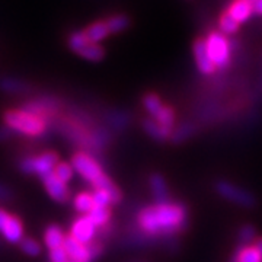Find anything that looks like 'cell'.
I'll use <instances>...</instances> for the list:
<instances>
[{"label": "cell", "mask_w": 262, "mask_h": 262, "mask_svg": "<svg viewBox=\"0 0 262 262\" xmlns=\"http://www.w3.org/2000/svg\"><path fill=\"white\" fill-rule=\"evenodd\" d=\"M141 127H143V130L149 137H151L153 140L156 141L169 140L172 137V133H173V130H169L166 127L160 125L159 122L153 120V118H144L141 121Z\"/></svg>", "instance_id": "cell-14"}, {"label": "cell", "mask_w": 262, "mask_h": 262, "mask_svg": "<svg viewBox=\"0 0 262 262\" xmlns=\"http://www.w3.org/2000/svg\"><path fill=\"white\" fill-rule=\"evenodd\" d=\"M73 206H75L76 211H79L82 215L89 214V213L95 208L92 192H86V191H83V192L76 194V196L73 198Z\"/></svg>", "instance_id": "cell-20"}, {"label": "cell", "mask_w": 262, "mask_h": 262, "mask_svg": "<svg viewBox=\"0 0 262 262\" xmlns=\"http://www.w3.org/2000/svg\"><path fill=\"white\" fill-rule=\"evenodd\" d=\"M150 187H151V194H153V198H155V204L170 203L168 184H166V181L160 173H153L150 177Z\"/></svg>", "instance_id": "cell-13"}, {"label": "cell", "mask_w": 262, "mask_h": 262, "mask_svg": "<svg viewBox=\"0 0 262 262\" xmlns=\"http://www.w3.org/2000/svg\"><path fill=\"white\" fill-rule=\"evenodd\" d=\"M3 122L12 133H18L27 137H42L48 128L47 118L31 113L25 108L8 110L3 114Z\"/></svg>", "instance_id": "cell-3"}, {"label": "cell", "mask_w": 262, "mask_h": 262, "mask_svg": "<svg viewBox=\"0 0 262 262\" xmlns=\"http://www.w3.org/2000/svg\"><path fill=\"white\" fill-rule=\"evenodd\" d=\"M141 102H143V108L150 115V118H155L160 113V110L165 106V103L162 102V99L156 94H146L143 96Z\"/></svg>", "instance_id": "cell-25"}, {"label": "cell", "mask_w": 262, "mask_h": 262, "mask_svg": "<svg viewBox=\"0 0 262 262\" xmlns=\"http://www.w3.org/2000/svg\"><path fill=\"white\" fill-rule=\"evenodd\" d=\"M253 15L262 16V0H256L253 3Z\"/></svg>", "instance_id": "cell-35"}, {"label": "cell", "mask_w": 262, "mask_h": 262, "mask_svg": "<svg viewBox=\"0 0 262 262\" xmlns=\"http://www.w3.org/2000/svg\"><path fill=\"white\" fill-rule=\"evenodd\" d=\"M42 184H44V188L48 192V195L51 196L54 201H58V203L69 201L70 191H69L67 184L63 182V181H60L54 173H50L47 177H44L42 178Z\"/></svg>", "instance_id": "cell-9"}, {"label": "cell", "mask_w": 262, "mask_h": 262, "mask_svg": "<svg viewBox=\"0 0 262 262\" xmlns=\"http://www.w3.org/2000/svg\"><path fill=\"white\" fill-rule=\"evenodd\" d=\"M0 89L8 94H27L29 86L24 80H19L15 77H5L0 80Z\"/></svg>", "instance_id": "cell-21"}, {"label": "cell", "mask_w": 262, "mask_h": 262, "mask_svg": "<svg viewBox=\"0 0 262 262\" xmlns=\"http://www.w3.org/2000/svg\"><path fill=\"white\" fill-rule=\"evenodd\" d=\"M230 262H262V255L255 245H248V246L239 245Z\"/></svg>", "instance_id": "cell-17"}, {"label": "cell", "mask_w": 262, "mask_h": 262, "mask_svg": "<svg viewBox=\"0 0 262 262\" xmlns=\"http://www.w3.org/2000/svg\"><path fill=\"white\" fill-rule=\"evenodd\" d=\"M192 54H194V60H195V64L200 70V73H203L204 76H211L214 75L217 67L213 63L210 53H208V48H207L206 38L198 37L192 44Z\"/></svg>", "instance_id": "cell-8"}, {"label": "cell", "mask_w": 262, "mask_h": 262, "mask_svg": "<svg viewBox=\"0 0 262 262\" xmlns=\"http://www.w3.org/2000/svg\"><path fill=\"white\" fill-rule=\"evenodd\" d=\"M207 48L217 70H226L232 64V42L220 31H211L206 37Z\"/></svg>", "instance_id": "cell-4"}, {"label": "cell", "mask_w": 262, "mask_h": 262, "mask_svg": "<svg viewBox=\"0 0 262 262\" xmlns=\"http://www.w3.org/2000/svg\"><path fill=\"white\" fill-rule=\"evenodd\" d=\"M10 217V214L6 211V210H3V208H0V230L3 229V226L5 223L8 222V219Z\"/></svg>", "instance_id": "cell-34"}, {"label": "cell", "mask_w": 262, "mask_h": 262, "mask_svg": "<svg viewBox=\"0 0 262 262\" xmlns=\"http://www.w3.org/2000/svg\"><path fill=\"white\" fill-rule=\"evenodd\" d=\"M88 44H91V41L88 39L83 29L73 31V32L69 35V38H67V46H69V48H70L73 53H76L77 56H79V53H80Z\"/></svg>", "instance_id": "cell-24"}, {"label": "cell", "mask_w": 262, "mask_h": 262, "mask_svg": "<svg viewBox=\"0 0 262 262\" xmlns=\"http://www.w3.org/2000/svg\"><path fill=\"white\" fill-rule=\"evenodd\" d=\"M66 237L67 236H66L60 226L50 225L44 232V244L48 248V251L58 249V248H63Z\"/></svg>", "instance_id": "cell-16"}, {"label": "cell", "mask_w": 262, "mask_h": 262, "mask_svg": "<svg viewBox=\"0 0 262 262\" xmlns=\"http://www.w3.org/2000/svg\"><path fill=\"white\" fill-rule=\"evenodd\" d=\"M92 196H94V203L95 207H99V208H110L113 206V196L108 191L105 189H95L92 192Z\"/></svg>", "instance_id": "cell-30"}, {"label": "cell", "mask_w": 262, "mask_h": 262, "mask_svg": "<svg viewBox=\"0 0 262 262\" xmlns=\"http://www.w3.org/2000/svg\"><path fill=\"white\" fill-rule=\"evenodd\" d=\"M0 233L9 244H20L25 239L24 237V225H22L20 219L16 215L10 214L8 222L3 226V229L0 230Z\"/></svg>", "instance_id": "cell-11"}, {"label": "cell", "mask_w": 262, "mask_h": 262, "mask_svg": "<svg viewBox=\"0 0 262 262\" xmlns=\"http://www.w3.org/2000/svg\"><path fill=\"white\" fill-rule=\"evenodd\" d=\"M89 219L94 222V225L98 229H102L105 226L110 225V220H111V210L110 208H99V207H95L94 210L89 213Z\"/></svg>", "instance_id": "cell-26"}, {"label": "cell", "mask_w": 262, "mask_h": 262, "mask_svg": "<svg viewBox=\"0 0 262 262\" xmlns=\"http://www.w3.org/2000/svg\"><path fill=\"white\" fill-rule=\"evenodd\" d=\"M12 134V131L5 125V127H2L0 128V140H5V139H9V136Z\"/></svg>", "instance_id": "cell-36"}, {"label": "cell", "mask_w": 262, "mask_h": 262, "mask_svg": "<svg viewBox=\"0 0 262 262\" xmlns=\"http://www.w3.org/2000/svg\"><path fill=\"white\" fill-rule=\"evenodd\" d=\"M58 163L60 162H58V156H57L56 151L48 150V151H44V153L37 155V156L24 158L19 163V169L27 175H38L42 179L44 177L53 173Z\"/></svg>", "instance_id": "cell-5"}, {"label": "cell", "mask_w": 262, "mask_h": 262, "mask_svg": "<svg viewBox=\"0 0 262 262\" xmlns=\"http://www.w3.org/2000/svg\"><path fill=\"white\" fill-rule=\"evenodd\" d=\"M83 31L84 34H86V37H88V39L91 42H94V44H101L103 39H106V38L111 35L105 19L103 20H95L91 25H88Z\"/></svg>", "instance_id": "cell-15"}, {"label": "cell", "mask_w": 262, "mask_h": 262, "mask_svg": "<svg viewBox=\"0 0 262 262\" xmlns=\"http://www.w3.org/2000/svg\"><path fill=\"white\" fill-rule=\"evenodd\" d=\"M53 173H54L60 181H63V182L67 184V182H70V181H72L73 175H75V168H73V165H72V163L60 162V163L56 166V169H54V172H53Z\"/></svg>", "instance_id": "cell-29"}, {"label": "cell", "mask_w": 262, "mask_h": 262, "mask_svg": "<svg viewBox=\"0 0 262 262\" xmlns=\"http://www.w3.org/2000/svg\"><path fill=\"white\" fill-rule=\"evenodd\" d=\"M50 262H72L64 248H58L50 251Z\"/></svg>", "instance_id": "cell-32"}, {"label": "cell", "mask_w": 262, "mask_h": 262, "mask_svg": "<svg viewBox=\"0 0 262 262\" xmlns=\"http://www.w3.org/2000/svg\"><path fill=\"white\" fill-rule=\"evenodd\" d=\"M12 196V191L5 185H0V200H9Z\"/></svg>", "instance_id": "cell-33"}, {"label": "cell", "mask_w": 262, "mask_h": 262, "mask_svg": "<svg viewBox=\"0 0 262 262\" xmlns=\"http://www.w3.org/2000/svg\"><path fill=\"white\" fill-rule=\"evenodd\" d=\"M261 88H262V76H261Z\"/></svg>", "instance_id": "cell-39"}, {"label": "cell", "mask_w": 262, "mask_h": 262, "mask_svg": "<svg viewBox=\"0 0 262 262\" xmlns=\"http://www.w3.org/2000/svg\"><path fill=\"white\" fill-rule=\"evenodd\" d=\"M79 56L84 58V60H88V61H94V63H98V61H102L105 56H106V51H105V48L101 46V44H94V42H91V44H88L86 47L79 53Z\"/></svg>", "instance_id": "cell-23"}, {"label": "cell", "mask_w": 262, "mask_h": 262, "mask_svg": "<svg viewBox=\"0 0 262 262\" xmlns=\"http://www.w3.org/2000/svg\"><path fill=\"white\" fill-rule=\"evenodd\" d=\"M72 165L75 168L76 173H79L95 189H105V191H108L111 194V196H113L114 204L121 203V191L111 181V178L105 173L102 166L98 163V160L95 159L94 156H91L86 151H77L72 158Z\"/></svg>", "instance_id": "cell-2"}, {"label": "cell", "mask_w": 262, "mask_h": 262, "mask_svg": "<svg viewBox=\"0 0 262 262\" xmlns=\"http://www.w3.org/2000/svg\"><path fill=\"white\" fill-rule=\"evenodd\" d=\"M217 27H219V31L222 34H225L226 37H232L234 34H237V31L241 28V24L225 9L219 15Z\"/></svg>", "instance_id": "cell-18"}, {"label": "cell", "mask_w": 262, "mask_h": 262, "mask_svg": "<svg viewBox=\"0 0 262 262\" xmlns=\"http://www.w3.org/2000/svg\"><path fill=\"white\" fill-rule=\"evenodd\" d=\"M237 241L239 245L242 246H248V245H253V242L256 241V229L252 225H244L239 232H237Z\"/></svg>", "instance_id": "cell-28"}, {"label": "cell", "mask_w": 262, "mask_h": 262, "mask_svg": "<svg viewBox=\"0 0 262 262\" xmlns=\"http://www.w3.org/2000/svg\"><path fill=\"white\" fill-rule=\"evenodd\" d=\"M153 120H156L160 125L166 127L169 130H175V111L169 105H165Z\"/></svg>", "instance_id": "cell-27"}, {"label": "cell", "mask_w": 262, "mask_h": 262, "mask_svg": "<svg viewBox=\"0 0 262 262\" xmlns=\"http://www.w3.org/2000/svg\"><path fill=\"white\" fill-rule=\"evenodd\" d=\"M195 131L196 125L194 122H182V124H179L178 127L173 130L172 137H170V141H172V143H182V141H185L187 139H189V137H192V136L195 134Z\"/></svg>", "instance_id": "cell-22"}, {"label": "cell", "mask_w": 262, "mask_h": 262, "mask_svg": "<svg viewBox=\"0 0 262 262\" xmlns=\"http://www.w3.org/2000/svg\"><path fill=\"white\" fill-rule=\"evenodd\" d=\"M63 248L66 249L67 255L70 256L72 262H91L94 259L92 252L89 245H83L77 242L75 237H72L70 234L66 237Z\"/></svg>", "instance_id": "cell-10"}, {"label": "cell", "mask_w": 262, "mask_h": 262, "mask_svg": "<svg viewBox=\"0 0 262 262\" xmlns=\"http://www.w3.org/2000/svg\"><path fill=\"white\" fill-rule=\"evenodd\" d=\"M98 227L94 225V222L89 219V215H80L77 217L73 225L70 227V236L75 237L77 242L83 245L94 244L98 236Z\"/></svg>", "instance_id": "cell-7"}, {"label": "cell", "mask_w": 262, "mask_h": 262, "mask_svg": "<svg viewBox=\"0 0 262 262\" xmlns=\"http://www.w3.org/2000/svg\"><path fill=\"white\" fill-rule=\"evenodd\" d=\"M226 10L233 16L239 24L249 20L253 15V3L251 0H232Z\"/></svg>", "instance_id": "cell-12"}, {"label": "cell", "mask_w": 262, "mask_h": 262, "mask_svg": "<svg viewBox=\"0 0 262 262\" xmlns=\"http://www.w3.org/2000/svg\"><path fill=\"white\" fill-rule=\"evenodd\" d=\"M105 22L108 25L111 35H118L130 28L131 18L125 13H115V15H111L105 19Z\"/></svg>", "instance_id": "cell-19"}, {"label": "cell", "mask_w": 262, "mask_h": 262, "mask_svg": "<svg viewBox=\"0 0 262 262\" xmlns=\"http://www.w3.org/2000/svg\"><path fill=\"white\" fill-rule=\"evenodd\" d=\"M19 246H20V251L29 255V256H38L41 253V245L38 244L35 239H32V237H25L19 244Z\"/></svg>", "instance_id": "cell-31"}, {"label": "cell", "mask_w": 262, "mask_h": 262, "mask_svg": "<svg viewBox=\"0 0 262 262\" xmlns=\"http://www.w3.org/2000/svg\"><path fill=\"white\" fill-rule=\"evenodd\" d=\"M251 2H252V3H255V2H256V0H251Z\"/></svg>", "instance_id": "cell-38"}, {"label": "cell", "mask_w": 262, "mask_h": 262, "mask_svg": "<svg viewBox=\"0 0 262 262\" xmlns=\"http://www.w3.org/2000/svg\"><path fill=\"white\" fill-rule=\"evenodd\" d=\"M137 225L141 233L151 239L181 233L188 225L187 207L172 201L144 207L137 214Z\"/></svg>", "instance_id": "cell-1"}, {"label": "cell", "mask_w": 262, "mask_h": 262, "mask_svg": "<svg viewBox=\"0 0 262 262\" xmlns=\"http://www.w3.org/2000/svg\"><path fill=\"white\" fill-rule=\"evenodd\" d=\"M214 189L223 200L232 203V204L242 207V208H253L256 206V198H255L252 192H249L245 188H241L233 182L220 179L214 184Z\"/></svg>", "instance_id": "cell-6"}, {"label": "cell", "mask_w": 262, "mask_h": 262, "mask_svg": "<svg viewBox=\"0 0 262 262\" xmlns=\"http://www.w3.org/2000/svg\"><path fill=\"white\" fill-rule=\"evenodd\" d=\"M253 245L256 246V249H258V251H259V252H261V255H262V237H258V239H256V241L253 242Z\"/></svg>", "instance_id": "cell-37"}]
</instances>
